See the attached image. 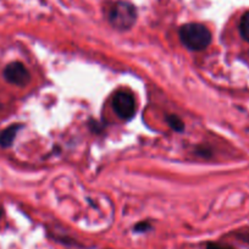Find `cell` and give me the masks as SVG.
Listing matches in <instances>:
<instances>
[{
	"label": "cell",
	"instance_id": "1",
	"mask_svg": "<svg viewBox=\"0 0 249 249\" xmlns=\"http://www.w3.org/2000/svg\"><path fill=\"white\" fill-rule=\"evenodd\" d=\"M179 39L190 50L199 52L212 43V32L202 23H186L179 28Z\"/></svg>",
	"mask_w": 249,
	"mask_h": 249
},
{
	"label": "cell",
	"instance_id": "10",
	"mask_svg": "<svg viewBox=\"0 0 249 249\" xmlns=\"http://www.w3.org/2000/svg\"><path fill=\"white\" fill-rule=\"evenodd\" d=\"M239 238L243 239V241L247 242V243H249V231H246L243 232V233L239 234Z\"/></svg>",
	"mask_w": 249,
	"mask_h": 249
},
{
	"label": "cell",
	"instance_id": "6",
	"mask_svg": "<svg viewBox=\"0 0 249 249\" xmlns=\"http://www.w3.org/2000/svg\"><path fill=\"white\" fill-rule=\"evenodd\" d=\"M239 33L244 40L249 42V11H247L239 21Z\"/></svg>",
	"mask_w": 249,
	"mask_h": 249
},
{
	"label": "cell",
	"instance_id": "4",
	"mask_svg": "<svg viewBox=\"0 0 249 249\" xmlns=\"http://www.w3.org/2000/svg\"><path fill=\"white\" fill-rule=\"evenodd\" d=\"M4 78L8 81L9 83L15 86H27L31 81V75L26 66L23 65L22 62H11L4 69Z\"/></svg>",
	"mask_w": 249,
	"mask_h": 249
},
{
	"label": "cell",
	"instance_id": "9",
	"mask_svg": "<svg viewBox=\"0 0 249 249\" xmlns=\"http://www.w3.org/2000/svg\"><path fill=\"white\" fill-rule=\"evenodd\" d=\"M207 249H234L232 247L229 246H222V244H217V243H209L207 246Z\"/></svg>",
	"mask_w": 249,
	"mask_h": 249
},
{
	"label": "cell",
	"instance_id": "8",
	"mask_svg": "<svg viewBox=\"0 0 249 249\" xmlns=\"http://www.w3.org/2000/svg\"><path fill=\"white\" fill-rule=\"evenodd\" d=\"M150 229H152V227H150V225L148 224V222H140V224L135 227V231L136 232H145Z\"/></svg>",
	"mask_w": 249,
	"mask_h": 249
},
{
	"label": "cell",
	"instance_id": "11",
	"mask_svg": "<svg viewBox=\"0 0 249 249\" xmlns=\"http://www.w3.org/2000/svg\"><path fill=\"white\" fill-rule=\"evenodd\" d=\"M1 216H3V208L0 207V219H1Z\"/></svg>",
	"mask_w": 249,
	"mask_h": 249
},
{
	"label": "cell",
	"instance_id": "5",
	"mask_svg": "<svg viewBox=\"0 0 249 249\" xmlns=\"http://www.w3.org/2000/svg\"><path fill=\"white\" fill-rule=\"evenodd\" d=\"M22 128V126L18 124H11L9 127H6L5 130H3L0 132V147L1 148H10L13 145L14 141H15L16 135H18V131Z\"/></svg>",
	"mask_w": 249,
	"mask_h": 249
},
{
	"label": "cell",
	"instance_id": "2",
	"mask_svg": "<svg viewBox=\"0 0 249 249\" xmlns=\"http://www.w3.org/2000/svg\"><path fill=\"white\" fill-rule=\"evenodd\" d=\"M109 22L119 31L130 30L137 20V9L127 1H117L110 8Z\"/></svg>",
	"mask_w": 249,
	"mask_h": 249
},
{
	"label": "cell",
	"instance_id": "7",
	"mask_svg": "<svg viewBox=\"0 0 249 249\" xmlns=\"http://www.w3.org/2000/svg\"><path fill=\"white\" fill-rule=\"evenodd\" d=\"M167 124H170V127L174 128L176 132H182L184 130V124L177 115H170L166 117Z\"/></svg>",
	"mask_w": 249,
	"mask_h": 249
},
{
	"label": "cell",
	"instance_id": "3",
	"mask_svg": "<svg viewBox=\"0 0 249 249\" xmlns=\"http://www.w3.org/2000/svg\"><path fill=\"white\" fill-rule=\"evenodd\" d=\"M112 109L122 120H131L136 114V104L132 95L127 92H117L112 98Z\"/></svg>",
	"mask_w": 249,
	"mask_h": 249
}]
</instances>
